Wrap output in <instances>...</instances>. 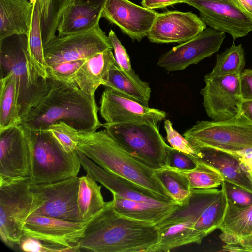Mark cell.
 <instances>
[{"instance_id": "cell-1", "label": "cell", "mask_w": 252, "mask_h": 252, "mask_svg": "<svg viewBox=\"0 0 252 252\" xmlns=\"http://www.w3.org/2000/svg\"><path fill=\"white\" fill-rule=\"evenodd\" d=\"M98 111L95 95L74 82L47 77L22 104L18 125L28 131H47L50 125L63 121L80 133L92 132L102 126Z\"/></svg>"}, {"instance_id": "cell-2", "label": "cell", "mask_w": 252, "mask_h": 252, "mask_svg": "<svg viewBox=\"0 0 252 252\" xmlns=\"http://www.w3.org/2000/svg\"><path fill=\"white\" fill-rule=\"evenodd\" d=\"M158 240L155 224L119 214L111 201L89 221L77 246L79 252H154Z\"/></svg>"}, {"instance_id": "cell-3", "label": "cell", "mask_w": 252, "mask_h": 252, "mask_svg": "<svg viewBox=\"0 0 252 252\" xmlns=\"http://www.w3.org/2000/svg\"><path fill=\"white\" fill-rule=\"evenodd\" d=\"M77 150L105 170L176 203L157 176L155 170L126 152L105 130L79 133Z\"/></svg>"}, {"instance_id": "cell-4", "label": "cell", "mask_w": 252, "mask_h": 252, "mask_svg": "<svg viewBox=\"0 0 252 252\" xmlns=\"http://www.w3.org/2000/svg\"><path fill=\"white\" fill-rule=\"evenodd\" d=\"M28 132L31 147V184L51 183L78 176L81 165L77 150L66 152L48 131Z\"/></svg>"}, {"instance_id": "cell-5", "label": "cell", "mask_w": 252, "mask_h": 252, "mask_svg": "<svg viewBox=\"0 0 252 252\" xmlns=\"http://www.w3.org/2000/svg\"><path fill=\"white\" fill-rule=\"evenodd\" d=\"M107 132L128 154L154 170L167 166V145L158 126L150 123L102 124Z\"/></svg>"}, {"instance_id": "cell-6", "label": "cell", "mask_w": 252, "mask_h": 252, "mask_svg": "<svg viewBox=\"0 0 252 252\" xmlns=\"http://www.w3.org/2000/svg\"><path fill=\"white\" fill-rule=\"evenodd\" d=\"M183 136L195 148L241 151L252 148V122L240 112L227 120L198 121Z\"/></svg>"}, {"instance_id": "cell-7", "label": "cell", "mask_w": 252, "mask_h": 252, "mask_svg": "<svg viewBox=\"0 0 252 252\" xmlns=\"http://www.w3.org/2000/svg\"><path fill=\"white\" fill-rule=\"evenodd\" d=\"M79 184L78 176L51 183L31 184L32 201L29 216L39 215L81 221L77 205Z\"/></svg>"}, {"instance_id": "cell-8", "label": "cell", "mask_w": 252, "mask_h": 252, "mask_svg": "<svg viewBox=\"0 0 252 252\" xmlns=\"http://www.w3.org/2000/svg\"><path fill=\"white\" fill-rule=\"evenodd\" d=\"M221 190L215 188L192 189L187 201L179 205L155 225L158 228L190 221L199 236H206L219 225L222 207L218 195Z\"/></svg>"}, {"instance_id": "cell-9", "label": "cell", "mask_w": 252, "mask_h": 252, "mask_svg": "<svg viewBox=\"0 0 252 252\" xmlns=\"http://www.w3.org/2000/svg\"><path fill=\"white\" fill-rule=\"evenodd\" d=\"M29 180L0 184V236L13 248L24 237L23 227L29 216L32 198Z\"/></svg>"}, {"instance_id": "cell-10", "label": "cell", "mask_w": 252, "mask_h": 252, "mask_svg": "<svg viewBox=\"0 0 252 252\" xmlns=\"http://www.w3.org/2000/svg\"><path fill=\"white\" fill-rule=\"evenodd\" d=\"M109 49H113L111 43L99 24L85 32L56 36L43 46L47 67L64 62L87 59Z\"/></svg>"}, {"instance_id": "cell-11", "label": "cell", "mask_w": 252, "mask_h": 252, "mask_svg": "<svg viewBox=\"0 0 252 252\" xmlns=\"http://www.w3.org/2000/svg\"><path fill=\"white\" fill-rule=\"evenodd\" d=\"M31 174L28 132L18 124L0 131V184L29 180Z\"/></svg>"}, {"instance_id": "cell-12", "label": "cell", "mask_w": 252, "mask_h": 252, "mask_svg": "<svg viewBox=\"0 0 252 252\" xmlns=\"http://www.w3.org/2000/svg\"><path fill=\"white\" fill-rule=\"evenodd\" d=\"M197 9L210 27L230 34L234 40L252 31V20L232 0H183Z\"/></svg>"}, {"instance_id": "cell-13", "label": "cell", "mask_w": 252, "mask_h": 252, "mask_svg": "<svg viewBox=\"0 0 252 252\" xmlns=\"http://www.w3.org/2000/svg\"><path fill=\"white\" fill-rule=\"evenodd\" d=\"M225 38V32L206 28L192 39L161 55L157 64L168 71L183 70L218 51Z\"/></svg>"}, {"instance_id": "cell-14", "label": "cell", "mask_w": 252, "mask_h": 252, "mask_svg": "<svg viewBox=\"0 0 252 252\" xmlns=\"http://www.w3.org/2000/svg\"><path fill=\"white\" fill-rule=\"evenodd\" d=\"M205 87L200 93L205 111L212 120L221 121L238 115L243 99L240 75L236 74L204 78Z\"/></svg>"}, {"instance_id": "cell-15", "label": "cell", "mask_w": 252, "mask_h": 252, "mask_svg": "<svg viewBox=\"0 0 252 252\" xmlns=\"http://www.w3.org/2000/svg\"><path fill=\"white\" fill-rule=\"evenodd\" d=\"M15 39L0 40V68L2 77L12 74L18 80L21 105L41 78L33 66L27 49V36L16 35Z\"/></svg>"}, {"instance_id": "cell-16", "label": "cell", "mask_w": 252, "mask_h": 252, "mask_svg": "<svg viewBox=\"0 0 252 252\" xmlns=\"http://www.w3.org/2000/svg\"><path fill=\"white\" fill-rule=\"evenodd\" d=\"M100 114L109 124L150 123L158 126L166 113L129 98L109 88H105L100 100Z\"/></svg>"}, {"instance_id": "cell-17", "label": "cell", "mask_w": 252, "mask_h": 252, "mask_svg": "<svg viewBox=\"0 0 252 252\" xmlns=\"http://www.w3.org/2000/svg\"><path fill=\"white\" fill-rule=\"evenodd\" d=\"M91 220L74 222L43 215H31L24 226V236L52 244L78 247L77 244Z\"/></svg>"}, {"instance_id": "cell-18", "label": "cell", "mask_w": 252, "mask_h": 252, "mask_svg": "<svg viewBox=\"0 0 252 252\" xmlns=\"http://www.w3.org/2000/svg\"><path fill=\"white\" fill-rule=\"evenodd\" d=\"M206 28L202 20L192 12L167 11L158 14L147 36L152 43H183Z\"/></svg>"}, {"instance_id": "cell-19", "label": "cell", "mask_w": 252, "mask_h": 252, "mask_svg": "<svg viewBox=\"0 0 252 252\" xmlns=\"http://www.w3.org/2000/svg\"><path fill=\"white\" fill-rule=\"evenodd\" d=\"M158 14L128 0H107L102 17L117 26L132 40L140 42L147 36Z\"/></svg>"}, {"instance_id": "cell-20", "label": "cell", "mask_w": 252, "mask_h": 252, "mask_svg": "<svg viewBox=\"0 0 252 252\" xmlns=\"http://www.w3.org/2000/svg\"><path fill=\"white\" fill-rule=\"evenodd\" d=\"M77 151L81 165L87 174L104 186L112 194L146 203H175L130 180L105 170Z\"/></svg>"}, {"instance_id": "cell-21", "label": "cell", "mask_w": 252, "mask_h": 252, "mask_svg": "<svg viewBox=\"0 0 252 252\" xmlns=\"http://www.w3.org/2000/svg\"><path fill=\"white\" fill-rule=\"evenodd\" d=\"M196 161L205 163L219 172L223 178L252 193L250 175L238 158L233 153L209 147L196 148Z\"/></svg>"}, {"instance_id": "cell-22", "label": "cell", "mask_w": 252, "mask_h": 252, "mask_svg": "<svg viewBox=\"0 0 252 252\" xmlns=\"http://www.w3.org/2000/svg\"><path fill=\"white\" fill-rule=\"evenodd\" d=\"M35 0H0V40L28 35Z\"/></svg>"}, {"instance_id": "cell-23", "label": "cell", "mask_w": 252, "mask_h": 252, "mask_svg": "<svg viewBox=\"0 0 252 252\" xmlns=\"http://www.w3.org/2000/svg\"><path fill=\"white\" fill-rule=\"evenodd\" d=\"M116 63L112 49L95 54L86 59L72 82L88 94L95 95L98 87L106 83L109 71Z\"/></svg>"}, {"instance_id": "cell-24", "label": "cell", "mask_w": 252, "mask_h": 252, "mask_svg": "<svg viewBox=\"0 0 252 252\" xmlns=\"http://www.w3.org/2000/svg\"><path fill=\"white\" fill-rule=\"evenodd\" d=\"M103 6L74 0L58 24V36L80 33L93 29L99 24Z\"/></svg>"}, {"instance_id": "cell-25", "label": "cell", "mask_w": 252, "mask_h": 252, "mask_svg": "<svg viewBox=\"0 0 252 252\" xmlns=\"http://www.w3.org/2000/svg\"><path fill=\"white\" fill-rule=\"evenodd\" d=\"M115 210L119 214L134 220L155 224L163 219L180 204H154L126 199L113 194L111 201Z\"/></svg>"}, {"instance_id": "cell-26", "label": "cell", "mask_w": 252, "mask_h": 252, "mask_svg": "<svg viewBox=\"0 0 252 252\" xmlns=\"http://www.w3.org/2000/svg\"><path fill=\"white\" fill-rule=\"evenodd\" d=\"M0 131L18 124L21 110L17 79L11 73L0 80Z\"/></svg>"}, {"instance_id": "cell-27", "label": "cell", "mask_w": 252, "mask_h": 252, "mask_svg": "<svg viewBox=\"0 0 252 252\" xmlns=\"http://www.w3.org/2000/svg\"><path fill=\"white\" fill-rule=\"evenodd\" d=\"M101 187L88 174L79 177L77 205L81 222L92 220L105 207Z\"/></svg>"}, {"instance_id": "cell-28", "label": "cell", "mask_w": 252, "mask_h": 252, "mask_svg": "<svg viewBox=\"0 0 252 252\" xmlns=\"http://www.w3.org/2000/svg\"><path fill=\"white\" fill-rule=\"evenodd\" d=\"M194 227V222L186 221L158 228L159 240L154 252H169L184 245L201 244Z\"/></svg>"}, {"instance_id": "cell-29", "label": "cell", "mask_w": 252, "mask_h": 252, "mask_svg": "<svg viewBox=\"0 0 252 252\" xmlns=\"http://www.w3.org/2000/svg\"><path fill=\"white\" fill-rule=\"evenodd\" d=\"M218 229L222 232L237 236L239 240L252 234V204L240 207L227 199L224 216Z\"/></svg>"}, {"instance_id": "cell-30", "label": "cell", "mask_w": 252, "mask_h": 252, "mask_svg": "<svg viewBox=\"0 0 252 252\" xmlns=\"http://www.w3.org/2000/svg\"><path fill=\"white\" fill-rule=\"evenodd\" d=\"M103 86L148 106L151 93L149 85L142 86L134 82L120 69L117 63L110 70L107 80Z\"/></svg>"}, {"instance_id": "cell-31", "label": "cell", "mask_w": 252, "mask_h": 252, "mask_svg": "<svg viewBox=\"0 0 252 252\" xmlns=\"http://www.w3.org/2000/svg\"><path fill=\"white\" fill-rule=\"evenodd\" d=\"M27 49L32 63L41 78L47 77L43 51L39 0H35L32 21L27 35Z\"/></svg>"}, {"instance_id": "cell-32", "label": "cell", "mask_w": 252, "mask_h": 252, "mask_svg": "<svg viewBox=\"0 0 252 252\" xmlns=\"http://www.w3.org/2000/svg\"><path fill=\"white\" fill-rule=\"evenodd\" d=\"M245 65L244 49L242 44H233L224 52L217 54L212 70L204 78L210 79L229 75H240Z\"/></svg>"}, {"instance_id": "cell-33", "label": "cell", "mask_w": 252, "mask_h": 252, "mask_svg": "<svg viewBox=\"0 0 252 252\" xmlns=\"http://www.w3.org/2000/svg\"><path fill=\"white\" fill-rule=\"evenodd\" d=\"M155 171L175 202L181 205L187 201L192 188L185 175L167 166Z\"/></svg>"}, {"instance_id": "cell-34", "label": "cell", "mask_w": 252, "mask_h": 252, "mask_svg": "<svg viewBox=\"0 0 252 252\" xmlns=\"http://www.w3.org/2000/svg\"><path fill=\"white\" fill-rule=\"evenodd\" d=\"M196 161L197 165L193 169L176 170L186 177L191 188L209 189L221 185L224 179L219 172L205 163Z\"/></svg>"}, {"instance_id": "cell-35", "label": "cell", "mask_w": 252, "mask_h": 252, "mask_svg": "<svg viewBox=\"0 0 252 252\" xmlns=\"http://www.w3.org/2000/svg\"><path fill=\"white\" fill-rule=\"evenodd\" d=\"M108 36L114 51L116 63L120 69L136 84L142 86L149 85L147 82L142 81L132 68L128 53L112 30H110Z\"/></svg>"}, {"instance_id": "cell-36", "label": "cell", "mask_w": 252, "mask_h": 252, "mask_svg": "<svg viewBox=\"0 0 252 252\" xmlns=\"http://www.w3.org/2000/svg\"><path fill=\"white\" fill-rule=\"evenodd\" d=\"M68 153L77 150L79 132L63 121L50 125L47 130Z\"/></svg>"}, {"instance_id": "cell-37", "label": "cell", "mask_w": 252, "mask_h": 252, "mask_svg": "<svg viewBox=\"0 0 252 252\" xmlns=\"http://www.w3.org/2000/svg\"><path fill=\"white\" fill-rule=\"evenodd\" d=\"M86 59L64 62L47 67V77L57 80L72 82L76 72Z\"/></svg>"}, {"instance_id": "cell-38", "label": "cell", "mask_w": 252, "mask_h": 252, "mask_svg": "<svg viewBox=\"0 0 252 252\" xmlns=\"http://www.w3.org/2000/svg\"><path fill=\"white\" fill-rule=\"evenodd\" d=\"M19 245L21 250L29 252H79L78 247L52 244L31 237L24 236Z\"/></svg>"}, {"instance_id": "cell-39", "label": "cell", "mask_w": 252, "mask_h": 252, "mask_svg": "<svg viewBox=\"0 0 252 252\" xmlns=\"http://www.w3.org/2000/svg\"><path fill=\"white\" fill-rule=\"evenodd\" d=\"M164 127L166 133L167 140L172 148L187 154L194 158L197 157V149L173 128L172 123L170 120L164 121Z\"/></svg>"}, {"instance_id": "cell-40", "label": "cell", "mask_w": 252, "mask_h": 252, "mask_svg": "<svg viewBox=\"0 0 252 252\" xmlns=\"http://www.w3.org/2000/svg\"><path fill=\"white\" fill-rule=\"evenodd\" d=\"M227 199L240 207H247L252 204V193L244 188L224 180L222 184Z\"/></svg>"}, {"instance_id": "cell-41", "label": "cell", "mask_w": 252, "mask_h": 252, "mask_svg": "<svg viewBox=\"0 0 252 252\" xmlns=\"http://www.w3.org/2000/svg\"><path fill=\"white\" fill-rule=\"evenodd\" d=\"M197 165V161L192 156L169 146L167 150V166L177 170H189Z\"/></svg>"}, {"instance_id": "cell-42", "label": "cell", "mask_w": 252, "mask_h": 252, "mask_svg": "<svg viewBox=\"0 0 252 252\" xmlns=\"http://www.w3.org/2000/svg\"><path fill=\"white\" fill-rule=\"evenodd\" d=\"M74 1V0H51L50 23L47 40L44 45L56 36L58 26L63 15Z\"/></svg>"}, {"instance_id": "cell-43", "label": "cell", "mask_w": 252, "mask_h": 252, "mask_svg": "<svg viewBox=\"0 0 252 252\" xmlns=\"http://www.w3.org/2000/svg\"><path fill=\"white\" fill-rule=\"evenodd\" d=\"M40 17H41V27L42 31V41L43 45L45 44L51 14V0H39Z\"/></svg>"}, {"instance_id": "cell-44", "label": "cell", "mask_w": 252, "mask_h": 252, "mask_svg": "<svg viewBox=\"0 0 252 252\" xmlns=\"http://www.w3.org/2000/svg\"><path fill=\"white\" fill-rule=\"evenodd\" d=\"M240 84L243 100H252V70H243L240 75Z\"/></svg>"}, {"instance_id": "cell-45", "label": "cell", "mask_w": 252, "mask_h": 252, "mask_svg": "<svg viewBox=\"0 0 252 252\" xmlns=\"http://www.w3.org/2000/svg\"><path fill=\"white\" fill-rule=\"evenodd\" d=\"M183 0H142V6L153 10L182 3Z\"/></svg>"}, {"instance_id": "cell-46", "label": "cell", "mask_w": 252, "mask_h": 252, "mask_svg": "<svg viewBox=\"0 0 252 252\" xmlns=\"http://www.w3.org/2000/svg\"><path fill=\"white\" fill-rule=\"evenodd\" d=\"M231 152L238 158L248 172H252V148L241 151Z\"/></svg>"}, {"instance_id": "cell-47", "label": "cell", "mask_w": 252, "mask_h": 252, "mask_svg": "<svg viewBox=\"0 0 252 252\" xmlns=\"http://www.w3.org/2000/svg\"><path fill=\"white\" fill-rule=\"evenodd\" d=\"M238 7L252 20V0H232Z\"/></svg>"}, {"instance_id": "cell-48", "label": "cell", "mask_w": 252, "mask_h": 252, "mask_svg": "<svg viewBox=\"0 0 252 252\" xmlns=\"http://www.w3.org/2000/svg\"><path fill=\"white\" fill-rule=\"evenodd\" d=\"M240 112L252 122V100H243Z\"/></svg>"}, {"instance_id": "cell-49", "label": "cell", "mask_w": 252, "mask_h": 252, "mask_svg": "<svg viewBox=\"0 0 252 252\" xmlns=\"http://www.w3.org/2000/svg\"><path fill=\"white\" fill-rule=\"evenodd\" d=\"M219 237L226 244L239 245V238L232 234L222 232Z\"/></svg>"}, {"instance_id": "cell-50", "label": "cell", "mask_w": 252, "mask_h": 252, "mask_svg": "<svg viewBox=\"0 0 252 252\" xmlns=\"http://www.w3.org/2000/svg\"><path fill=\"white\" fill-rule=\"evenodd\" d=\"M222 249L220 252H250L249 250L240 245H228L226 244L223 246Z\"/></svg>"}, {"instance_id": "cell-51", "label": "cell", "mask_w": 252, "mask_h": 252, "mask_svg": "<svg viewBox=\"0 0 252 252\" xmlns=\"http://www.w3.org/2000/svg\"><path fill=\"white\" fill-rule=\"evenodd\" d=\"M239 244L252 252V234L240 238Z\"/></svg>"}, {"instance_id": "cell-52", "label": "cell", "mask_w": 252, "mask_h": 252, "mask_svg": "<svg viewBox=\"0 0 252 252\" xmlns=\"http://www.w3.org/2000/svg\"><path fill=\"white\" fill-rule=\"evenodd\" d=\"M96 5H104L107 0H74Z\"/></svg>"}, {"instance_id": "cell-53", "label": "cell", "mask_w": 252, "mask_h": 252, "mask_svg": "<svg viewBox=\"0 0 252 252\" xmlns=\"http://www.w3.org/2000/svg\"><path fill=\"white\" fill-rule=\"evenodd\" d=\"M250 175V178L252 182V172H249Z\"/></svg>"}]
</instances>
